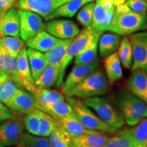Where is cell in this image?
<instances>
[{
  "label": "cell",
  "instance_id": "cell-23",
  "mask_svg": "<svg viewBox=\"0 0 147 147\" xmlns=\"http://www.w3.org/2000/svg\"><path fill=\"white\" fill-rule=\"evenodd\" d=\"M33 95L36 101V108L38 110L51 103L65 100V97L62 92L46 88L37 87Z\"/></svg>",
  "mask_w": 147,
  "mask_h": 147
},
{
  "label": "cell",
  "instance_id": "cell-12",
  "mask_svg": "<svg viewBox=\"0 0 147 147\" xmlns=\"http://www.w3.org/2000/svg\"><path fill=\"white\" fill-rule=\"evenodd\" d=\"M115 6L108 8L96 0L91 25L92 28L102 33L110 31L115 15Z\"/></svg>",
  "mask_w": 147,
  "mask_h": 147
},
{
  "label": "cell",
  "instance_id": "cell-39",
  "mask_svg": "<svg viewBox=\"0 0 147 147\" xmlns=\"http://www.w3.org/2000/svg\"><path fill=\"white\" fill-rule=\"evenodd\" d=\"M25 115L26 116L23 120L24 127L29 134L37 136L40 127V119L38 109Z\"/></svg>",
  "mask_w": 147,
  "mask_h": 147
},
{
  "label": "cell",
  "instance_id": "cell-10",
  "mask_svg": "<svg viewBox=\"0 0 147 147\" xmlns=\"http://www.w3.org/2000/svg\"><path fill=\"white\" fill-rule=\"evenodd\" d=\"M45 29L48 33L59 39L74 38L80 32L75 22L68 19H53L45 25Z\"/></svg>",
  "mask_w": 147,
  "mask_h": 147
},
{
  "label": "cell",
  "instance_id": "cell-21",
  "mask_svg": "<svg viewBox=\"0 0 147 147\" xmlns=\"http://www.w3.org/2000/svg\"><path fill=\"white\" fill-rule=\"evenodd\" d=\"M0 72L12 79L19 88L17 70V57L7 53L0 45ZM20 89V88H19Z\"/></svg>",
  "mask_w": 147,
  "mask_h": 147
},
{
  "label": "cell",
  "instance_id": "cell-25",
  "mask_svg": "<svg viewBox=\"0 0 147 147\" xmlns=\"http://www.w3.org/2000/svg\"><path fill=\"white\" fill-rule=\"evenodd\" d=\"M106 76L108 82L113 83L123 78V69L118 54L115 52L104 58Z\"/></svg>",
  "mask_w": 147,
  "mask_h": 147
},
{
  "label": "cell",
  "instance_id": "cell-31",
  "mask_svg": "<svg viewBox=\"0 0 147 147\" xmlns=\"http://www.w3.org/2000/svg\"><path fill=\"white\" fill-rule=\"evenodd\" d=\"M117 50V54L123 66L125 69H131L133 63V53L131 42L128 37L125 36L122 38Z\"/></svg>",
  "mask_w": 147,
  "mask_h": 147
},
{
  "label": "cell",
  "instance_id": "cell-20",
  "mask_svg": "<svg viewBox=\"0 0 147 147\" xmlns=\"http://www.w3.org/2000/svg\"><path fill=\"white\" fill-rule=\"evenodd\" d=\"M59 40L48 33L45 29L27 40L26 45L31 49L45 53L53 49Z\"/></svg>",
  "mask_w": 147,
  "mask_h": 147
},
{
  "label": "cell",
  "instance_id": "cell-32",
  "mask_svg": "<svg viewBox=\"0 0 147 147\" xmlns=\"http://www.w3.org/2000/svg\"><path fill=\"white\" fill-rule=\"evenodd\" d=\"M136 146L147 144V117L131 128H126Z\"/></svg>",
  "mask_w": 147,
  "mask_h": 147
},
{
  "label": "cell",
  "instance_id": "cell-24",
  "mask_svg": "<svg viewBox=\"0 0 147 147\" xmlns=\"http://www.w3.org/2000/svg\"><path fill=\"white\" fill-rule=\"evenodd\" d=\"M121 41V36L115 33H106L101 35L98 43L100 55L102 58L116 52Z\"/></svg>",
  "mask_w": 147,
  "mask_h": 147
},
{
  "label": "cell",
  "instance_id": "cell-2",
  "mask_svg": "<svg viewBox=\"0 0 147 147\" xmlns=\"http://www.w3.org/2000/svg\"><path fill=\"white\" fill-rule=\"evenodd\" d=\"M109 90L108 80L102 69L97 68L81 82L63 93L66 97L79 99L102 96Z\"/></svg>",
  "mask_w": 147,
  "mask_h": 147
},
{
  "label": "cell",
  "instance_id": "cell-5",
  "mask_svg": "<svg viewBox=\"0 0 147 147\" xmlns=\"http://www.w3.org/2000/svg\"><path fill=\"white\" fill-rule=\"evenodd\" d=\"M67 102L72 109L74 115L83 125L89 129L104 133H115L118 129L113 127L102 121L93 110L84 104L82 100L74 97H66Z\"/></svg>",
  "mask_w": 147,
  "mask_h": 147
},
{
  "label": "cell",
  "instance_id": "cell-17",
  "mask_svg": "<svg viewBox=\"0 0 147 147\" xmlns=\"http://www.w3.org/2000/svg\"><path fill=\"white\" fill-rule=\"evenodd\" d=\"M20 37V19L18 10L10 8L0 18V37Z\"/></svg>",
  "mask_w": 147,
  "mask_h": 147
},
{
  "label": "cell",
  "instance_id": "cell-16",
  "mask_svg": "<svg viewBox=\"0 0 147 147\" xmlns=\"http://www.w3.org/2000/svg\"><path fill=\"white\" fill-rule=\"evenodd\" d=\"M128 91L147 104V72L142 69L131 70L127 81Z\"/></svg>",
  "mask_w": 147,
  "mask_h": 147
},
{
  "label": "cell",
  "instance_id": "cell-48",
  "mask_svg": "<svg viewBox=\"0 0 147 147\" xmlns=\"http://www.w3.org/2000/svg\"><path fill=\"white\" fill-rule=\"evenodd\" d=\"M146 72H147V70H146Z\"/></svg>",
  "mask_w": 147,
  "mask_h": 147
},
{
  "label": "cell",
  "instance_id": "cell-34",
  "mask_svg": "<svg viewBox=\"0 0 147 147\" xmlns=\"http://www.w3.org/2000/svg\"><path fill=\"white\" fill-rule=\"evenodd\" d=\"M0 45L7 53L15 57H17L21 49L25 47V41L20 39L19 37L12 36L0 37Z\"/></svg>",
  "mask_w": 147,
  "mask_h": 147
},
{
  "label": "cell",
  "instance_id": "cell-42",
  "mask_svg": "<svg viewBox=\"0 0 147 147\" xmlns=\"http://www.w3.org/2000/svg\"><path fill=\"white\" fill-rule=\"evenodd\" d=\"M13 117L8 106L0 102V122L12 118Z\"/></svg>",
  "mask_w": 147,
  "mask_h": 147
},
{
  "label": "cell",
  "instance_id": "cell-13",
  "mask_svg": "<svg viewBox=\"0 0 147 147\" xmlns=\"http://www.w3.org/2000/svg\"><path fill=\"white\" fill-rule=\"evenodd\" d=\"M65 3V0H18L20 10H30L46 18L55 9Z\"/></svg>",
  "mask_w": 147,
  "mask_h": 147
},
{
  "label": "cell",
  "instance_id": "cell-7",
  "mask_svg": "<svg viewBox=\"0 0 147 147\" xmlns=\"http://www.w3.org/2000/svg\"><path fill=\"white\" fill-rule=\"evenodd\" d=\"M20 19V37L27 42L37 34L45 30L42 16L30 10H18Z\"/></svg>",
  "mask_w": 147,
  "mask_h": 147
},
{
  "label": "cell",
  "instance_id": "cell-36",
  "mask_svg": "<svg viewBox=\"0 0 147 147\" xmlns=\"http://www.w3.org/2000/svg\"><path fill=\"white\" fill-rule=\"evenodd\" d=\"M16 147H49V138L23 133L19 142L16 144Z\"/></svg>",
  "mask_w": 147,
  "mask_h": 147
},
{
  "label": "cell",
  "instance_id": "cell-11",
  "mask_svg": "<svg viewBox=\"0 0 147 147\" xmlns=\"http://www.w3.org/2000/svg\"><path fill=\"white\" fill-rule=\"evenodd\" d=\"M17 70L20 89L27 90L34 93L37 87L35 84L29 67L26 46L21 49L17 56Z\"/></svg>",
  "mask_w": 147,
  "mask_h": 147
},
{
  "label": "cell",
  "instance_id": "cell-6",
  "mask_svg": "<svg viewBox=\"0 0 147 147\" xmlns=\"http://www.w3.org/2000/svg\"><path fill=\"white\" fill-rule=\"evenodd\" d=\"M102 34V32L95 30L92 28L91 26H89L82 29L81 32H79L78 34L73 38L65 56L61 62L60 76L57 84V87H61L63 83L65 69L73 59L82 50H84L96 37L101 36Z\"/></svg>",
  "mask_w": 147,
  "mask_h": 147
},
{
  "label": "cell",
  "instance_id": "cell-45",
  "mask_svg": "<svg viewBox=\"0 0 147 147\" xmlns=\"http://www.w3.org/2000/svg\"><path fill=\"white\" fill-rule=\"evenodd\" d=\"M137 147H147V144L144 145H140V146H136Z\"/></svg>",
  "mask_w": 147,
  "mask_h": 147
},
{
  "label": "cell",
  "instance_id": "cell-19",
  "mask_svg": "<svg viewBox=\"0 0 147 147\" xmlns=\"http://www.w3.org/2000/svg\"><path fill=\"white\" fill-rule=\"evenodd\" d=\"M93 1L94 0H69L57 8L45 19L49 21L58 18H71L84 4Z\"/></svg>",
  "mask_w": 147,
  "mask_h": 147
},
{
  "label": "cell",
  "instance_id": "cell-38",
  "mask_svg": "<svg viewBox=\"0 0 147 147\" xmlns=\"http://www.w3.org/2000/svg\"><path fill=\"white\" fill-rule=\"evenodd\" d=\"M94 8L95 3L93 1L84 4L78 10L76 15V20L82 26L84 27L91 26L92 20H93Z\"/></svg>",
  "mask_w": 147,
  "mask_h": 147
},
{
  "label": "cell",
  "instance_id": "cell-46",
  "mask_svg": "<svg viewBox=\"0 0 147 147\" xmlns=\"http://www.w3.org/2000/svg\"><path fill=\"white\" fill-rule=\"evenodd\" d=\"M69 1V0H65V3L66 2V1Z\"/></svg>",
  "mask_w": 147,
  "mask_h": 147
},
{
  "label": "cell",
  "instance_id": "cell-14",
  "mask_svg": "<svg viewBox=\"0 0 147 147\" xmlns=\"http://www.w3.org/2000/svg\"><path fill=\"white\" fill-rule=\"evenodd\" d=\"M6 106L21 115H27L37 109L33 93L23 89H18L16 94Z\"/></svg>",
  "mask_w": 147,
  "mask_h": 147
},
{
  "label": "cell",
  "instance_id": "cell-35",
  "mask_svg": "<svg viewBox=\"0 0 147 147\" xmlns=\"http://www.w3.org/2000/svg\"><path fill=\"white\" fill-rule=\"evenodd\" d=\"M104 147H137L133 139L127 131L121 130L114 136L110 138Z\"/></svg>",
  "mask_w": 147,
  "mask_h": 147
},
{
  "label": "cell",
  "instance_id": "cell-30",
  "mask_svg": "<svg viewBox=\"0 0 147 147\" xmlns=\"http://www.w3.org/2000/svg\"><path fill=\"white\" fill-rule=\"evenodd\" d=\"M101 36L96 37L84 50L74 57V65L89 64L97 61L98 43Z\"/></svg>",
  "mask_w": 147,
  "mask_h": 147
},
{
  "label": "cell",
  "instance_id": "cell-9",
  "mask_svg": "<svg viewBox=\"0 0 147 147\" xmlns=\"http://www.w3.org/2000/svg\"><path fill=\"white\" fill-rule=\"evenodd\" d=\"M133 53L131 70L142 69L147 70V32H139L129 35Z\"/></svg>",
  "mask_w": 147,
  "mask_h": 147
},
{
  "label": "cell",
  "instance_id": "cell-8",
  "mask_svg": "<svg viewBox=\"0 0 147 147\" xmlns=\"http://www.w3.org/2000/svg\"><path fill=\"white\" fill-rule=\"evenodd\" d=\"M23 121L18 117L2 121L0 123V147H7L16 144L23 134Z\"/></svg>",
  "mask_w": 147,
  "mask_h": 147
},
{
  "label": "cell",
  "instance_id": "cell-22",
  "mask_svg": "<svg viewBox=\"0 0 147 147\" xmlns=\"http://www.w3.org/2000/svg\"><path fill=\"white\" fill-rule=\"evenodd\" d=\"M29 67L34 81L47 67L48 62L44 53L29 48L27 49Z\"/></svg>",
  "mask_w": 147,
  "mask_h": 147
},
{
  "label": "cell",
  "instance_id": "cell-4",
  "mask_svg": "<svg viewBox=\"0 0 147 147\" xmlns=\"http://www.w3.org/2000/svg\"><path fill=\"white\" fill-rule=\"evenodd\" d=\"M84 104L95 112V113L106 123L117 129L124 125L125 119L118 106H116L109 98L96 96L84 99Z\"/></svg>",
  "mask_w": 147,
  "mask_h": 147
},
{
  "label": "cell",
  "instance_id": "cell-43",
  "mask_svg": "<svg viewBox=\"0 0 147 147\" xmlns=\"http://www.w3.org/2000/svg\"><path fill=\"white\" fill-rule=\"evenodd\" d=\"M8 78V77L6 75L3 74L0 72V85H1V84L2 83V82L4 81L5 80H6Z\"/></svg>",
  "mask_w": 147,
  "mask_h": 147
},
{
  "label": "cell",
  "instance_id": "cell-28",
  "mask_svg": "<svg viewBox=\"0 0 147 147\" xmlns=\"http://www.w3.org/2000/svg\"><path fill=\"white\" fill-rule=\"evenodd\" d=\"M72 40L73 38L65 40L60 39L53 49L45 53L49 65L61 66V62L65 56Z\"/></svg>",
  "mask_w": 147,
  "mask_h": 147
},
{
  "label": "cell",
  "instance_id": "cell-27",
  "mask_svg": "<svg viewBox=\"0 0 147 147\" xmlns=\"http://www.w3.org/2000/svg\"><path fill=\"white\" fill-rule=\"evenodd\" d=\"M59 122L71 137L78 136L82 134H90L96 131L95 130H91L85 127L76 118V116L74 115V113L61 119L60 121H59Z\"/></svg>",
  "mask_w": 147,
  "mask_h": 147
},
{
  "label": "cell",
  "instance_id": "cell-15",
  "mask_svg": "<svg viewBox=\"0 0 147 147\" xmlns=\"http://www.w3.org/2000/svg\"><path fill=\"white\" fill-rule=\"evenodd\" d=\"M98 65L97 61L89 64L75 65L61 86L62 93H63L81 82L90 74L95 71L98 67Z\"/></svg>",
  "mask_w": 147,
  "mask_h": 147
},
{
  "label": "cell",
  "instance_id": "cell-29",
  "mask_svg": "<svg viewBox=\"0 0 147 147\" xmlns=\"http://www.w3.org/2000/svg\"><path fill=\"white\" fill-rule=\"evenodd\" d=\"M40 110L49 114L57 121L65 118V117L73 113L72 109L69 103L65 100H59L44 106Z\"/></svg>",
  "mask_w": 147,
  "mask_h": 147
},
{
  "label": "cell",
  "instance_id": "cell-41",
  "mask_svg": "<svg viewBox=\"0 0 147 147\" xmlns=\"http://www.w3.org/2000/svg\"><path fill=\"white\" fill-rule=\"evenodd\" d=\"M17 0H0V18L4 15L9 9L12 8Z\"/></svg>",
  "mask_w": 147,
  "mask_h": 147
},
{
  "label": "cell",
  "instance_id": "cell-18",
  "mask_svg": "<svg viewBox=\"0 0 147 147\" xmlns=\"http://www.w3.org/2000/svg\"><path fill=\"white\" fill-rule=\"evenodd\" d=\"M110 137L104 132L93 133L71 137V147H104Z\"/></svg>",
  "mask_w": 147,
  "mask_h": 147
},
{
  "label": "cell",
  "instance_id": "cell-1",
  "mask_svg": "<svg viewBox=\"0 0 147 147\" xmlns=\"http://www.w3.org/2000/svg\"><path fill=\"white\" fill-rule=\"evenodd\" d=\"M147 29V13H138L125 3L115 6L110 32L119 36L131 35Z\"/></svg>",
  "mask_w": 147,
  "mask_h": 147
},
{
  "label": "cell",
  "instance_id": "cell-47",
  "mask_svg": "<svg viewBox=\"0 0 147 147\" xmlns=\"http://www.w3.org/2000/svg\"><path fill=\"white\" fill-rule=\"evenodd\" d=\"M144 1H146V2H147V0H144Z\"/></svg>",
  "mask_w": 147,
  "mask_h": 147
},
{
  "label": "cell",
  "instance_id": "cell-26",
  "mask_svg": "<svg viewBox=\"0 0 147 147\" xmlns=\"http://www.w3.org/2000/svg\"><path fill=\"white\" fill-rule=\"evenodd\" d=\"M60 65H48L41 75L35 80L37 87L49 89L57 85L60 76Z\"/></svg>",
  "mask_w": 147,
  "mask_h": 147
},
{
  "label": "cell",
  "instance_id": "cell-3",
  "mask_svg": "<svg viewBox=\"0 0 147 147\" xmlns=\"http://www.w3.org/2000/svg\"><path fill=\"white\" fill-rule=\"evenodd\" d=\"M117 104L123 115L125 122L134 126L147 117V104L128 90H121L117 94Z\"/></svg>",
  "mask_w": 147,
  "mask_h": 147
},
{
  "label": "cell",
  "instance_id": "cell-44",
  "mask_svg": "<svg viewBox=\"0 0 147 147\" xmlns=\"http://www.w3.org/2000/svg\"><path fill=\"white\" fill-rule=\"evenodd\" d=\"M61 147H71L70 143H69V144H65V145H63V146H62Z\"/></svg>",
  "mask_w": 147,
  "mask_h": 147
},
{
  "label": "cell",
  "instance_id": "cell-33",
  "mask_svg": "<svg viewBox=\"0 0 147 147\" xmlns=\"http://www.w3.org/2000/svg\"><path fill=\"white\" fill-rule=\"evenodd\" d=\"M40 119V127L37 136L42 137H49L56 127L58 121L49 115V114L38 109Z\"/></svg>",
  "mask_w": 147,
  "mask_h": 147
},
{
  "label": "cell",
  "instance_id": "cell-40",
  "mask_svg": "<svg viewBox=\"0 0 147 147\" xmlns=\"http://www.w3.org/2000/svg\"><path fill=\"white\" fill-rule=\"evenodd\" d=\"M125 3L135 12L138 13L147 12V2L144 0H126Z\"/></svg>",
  "mask_w": 147,
  "mask_h": 147
},
{
  "label": "cell",
  "instance_id": "cell-37",
  "mask_svg": "<svg viewBox=\"0 0 147 147\" xmlns=\"http://www.w3.org/2000/svg\"><path fill=\"white\" fill-rule=\"evenodd\" d=\"M19 88L10 78L5 80L0 85V102L5 106L12 100Z\"/></svg>",
  "mask_w": 147,
  "mask_h": 147
}]
</instances>
